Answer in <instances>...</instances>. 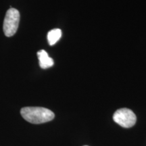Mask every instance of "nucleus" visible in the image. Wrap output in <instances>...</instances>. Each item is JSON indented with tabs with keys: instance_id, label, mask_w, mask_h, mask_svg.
Returning <instances> with one entry per match:
<instances>
[{
	"instance_id": "obj_4",
	"label": "nucleus",
	"mask_w": 146,
	"mask_h": 146,
	"mask_svg": "<svg viewBox=\"0 0 146 146\" xmlns=\"http://www.w3.org/2000/svg\"><path fill=\"white\" fill-rule=\"evenodd\" d=\"M38 58L39 61V66L41 68L45 69L50 68L54 65V60L48 56L46 51L42 50L37 52Z\"/></svg>"
},
{
	"instance_id": "obj_1",
	"label": "nucleus",
	"mask_w": 146,
	"mask_h": 146,
	"mask_svg": "<svg viewBox=\"0 0 146 146\" xmlns=\"http://www.w3.org/2000/svg\"><path fill=\"white\" fill-rule=\"evenodd\" d=\"M24 119L32 124H42L51 121L55 117L50 110L42 107H25L21 110Z\"/></svg>"
},
{
	"instance_id": "obj_3",
	"label": "nucleus",
	"mask_w": 146,
	"mask_h": 146,
	"mask_svg": "<svg viewBox=\"0 0 146 146\" xmlns=\"http://www.w3.org/2000/svg\"><path fill=\"white\" fill-rule=\"evenodd\" d=\"M115 123L124 128H131L135 125L137 117L134 112L128 108H121L116 110L113 115Z\"/></svg>"
},
{
	"instance_id": "obj_2",
	"label": "nucleus",
	"mask_w": 146,
	"mask_h": 146,
	"mask_svg": "<svg viewBox=\"0 0 146 146\" xmlns=\"http://www.w3.org/2000/svg\"><path fill=\"white\" fill-rule=\"evenodd\" d=\"M20 22V12L15 8H11L7 11L3 21V30L5 35L12 36L17 31Z\"/></svg>"
},
{
	"instance_id": "obj_6",
	"label": "nucleus",
	"mask_w": 146,
	"mask_h": 146,
	"mask_svg": "<svg viewBox=\"0 0 146 146\" xmlns=\"http://www.w3.org/2000/svg\"><path fill=\"white\" fill-rule=\"evenodd\" d=\"M84 146H88V145H84Z\"/></svg>"
},
{
	"instance_id": "obj_5",
	"label": "nucleus",
	"mask_w": 146,
	"mask_h": 146,
	"mask_svg": "<svg viewBox=\"0 0 146 146\" xmlns=\"http://www.w3.org/2000/svg\"><path fill=\"white\" fill-rule=\"evenodd\" d=\"M62 36V31L59 29H54L51 30L47 33V40L49 44L50 45H54L56 44Z\"/></svg>"
}]
</instances>
